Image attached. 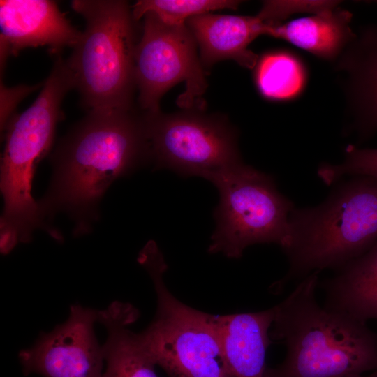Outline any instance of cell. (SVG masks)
<instances>
[{
	"label": "cell",
	"instance_id": "1",
	"mask_svg": "<svg viewBox=\"0 0 377 377\" xmlns=\"http://www.w3.org/2000/svg\"><path fill=\"white\" fill-rule=\"evenodd\" d=\"M54 173L40 213L61 210L78 220L94 216L105 191L117 179L151 161L145 113L131 109L89 110L65 136L52 157Z\"/></svg>",
	"mask_w": 377,
	"mask_h": 377
},
{
	"label": "cell",
	"instance_id": "2",
	"mask_svg": "<svg viewBox=\"0 0 377 377\" xmlns=\"http://www.w3.org/2000/svg\"><path fill=\"white\" fill-rule=\"evenodd\" d=\"M302 279L274 306L269 335L286 349L265 377H360L377 371V333L346 313L321 306L318 274Z\"/></svg>",
	"mask_w": 377,
	"mask_h": 377
},
{
	"label": "cell",
	"instance_id": "3",
	"mask_svg": "<svg viewBox=\"0 0 377 377\" xmlns=\"http://www.w3.org/2000/svg\"><path fill=\"white\" fill-rule=\"evenodd\" d=\"M353 177L338 183L318 205L291 211L288 239L282 249L288 270L274 284L276 292L314 272L337 270L376 243L377 179Z\"/></svg>",
	"mask_w": 377,
	"mask_h": 377
},
{
	"label": "cell",
	"instance_id": "4",
	"mask_svg": "<svg viewBox=\"0 0 377 377\" xmlns=\"http://www.w3.org/2000/svg\"><path fill=\"white\" fill-rule=\"evenodd\" d=\"M71 89L66 77L50 74L33 103L23 112L13 114L4 128L0 182L3 199L0 250L3 255L17 244L30 242L38 228L45 227L49 232L31 195L32 179L36 165L52 146L61 103Z\"/></svg>",
	"mask_w": 377,
	"mask_h": 377
},
{
	"label": "cell",
	"instance_id": "5",
	"mask_svg": "<svg viewBox=\"0 0 377 377\" xmlns=\"http://www.w3.org/2000/svg\"><path fill=\"white\" fill-rule=\"evenodd\" d=\"M71 7L86 23L66 59L82 104L89 110L133 108L138 42L128 2L73 0Z\"/></svg>",
	"mask_w": 377,
	"mask_h": 377
},
{
	"label": "cell",
	"instance_id": "6",
	"mask_svg": "<svg viewBox=\"0 0 377 377\" xmlns=\"http://www.w3.org/2000/svg\"><path fill=\"white\" fill-rule=\"evenodd\" d=\"M138 261L150 276L156 295L154 318L141 332L156 365L170 377H233L223 355L215 316L171 293L163 280L168 265L154 241L145 245Z\"/></svg>",
	"mask_w": 377,
	"mask_h": 377
},
{
	"label": "cell",
	"instance_id": "7",
	"mask_svg": "<svg viewBox=\"0 0 377 377\" xmlns=\"http://www.w3.org/2000/svg\"><path fill=\"white\" fill-rule=\"evenodd\" d=\"M207 180L219 195L209 253L239 258L253 244H276L281 249L286 245L289 215L295 207L279 191L272 175L242 163Z\"/></svg>",
	"mask_w": 377,
	"mask_h": 377
},
{
	"label": "cell",
	"instance_id": "8",
	"mask_svg": "<svg viewBox=\"0 0 377 377\" xmlns=\"http://www.w3.org/2000/svg\"><path fill=\"white\" fill-rule=\"evenodd\" d=\"M199 109L171 114L145 112L155 170L207 179L221 170L244 163L236 128L226 117Z\"/></svg>",
	"mask_w": 377,
	"mask_h": 377
},
{
	"label": "cell",
	"instance_id": "9",
	"mask_svg": "<svg viewBox=\"0 0 377 377\" xmlns=\"http://www.w3.org/2000/svg\"><path fill=\"white\" fill-rule=\"evenodd\" d=\"M197 45L186 23L167 24L152 12L144 15L142 36L134 52L138 101L143 112L161 111L163 94L182 82L186 88L177 105L183 109L200 107L207 84Z\"/></svg>",
	"mask_w": 377,
	"mask_h": 377
},
{
	"label": "cell",
	"instance_id": "10",
	"mask_svg": "<svg viewBox=\"0 0 377 377\" xmlns=\"http://www.w3.org/2000/svg\"><path fill=\"white\" fill-rule=\"evenodd\" d=\"M98 311L71 306L67 320L43 333L19 358L25 375L43 377H103V346L94 332Z\"/></svg>",
	"mask_w": 377,
	"mask_h": 377
},
{
	"label": "cell",
	"instance_id": "11",
	"mask_svg": "<svg viewBox=\"0 0 377 377\" xmlns=\"http://www.w3.org/2000/svg\"><path fill=\"white\" fill-rule=\"evenodd\" d=\"M0 30L1 71L8 57L24 48L46 45L58 55L73 47L82 34L50 0H1Z\"/></svg>",
	"mask_w": 377,
	"mask_h": 377
},
{
	"label": "cell",
	"instance_id": "12",
	"mask_svg": "<svg viewBox=\"0 0 377 377\" xmlns=\"http://www.w3.org/2000/svg\"><path fill=\"white\" fill-rule=\"evenodd\" d=\"M186 24L200 48L202 66L232 59L253 69L258 56L249 47L260 35H265L269 24L258 14L254 16L207 13L188 19Z\"/></svg>",
	"mask_w": 377,
	"mask_h": 377
},
{
	"label": "cell",
	"instance_id": "13",
	"mask_svg": "<svg viewBox=\"0 0 377 377\" xmlns=\"http://www.w3.org/2000/svg\"><path fill=\"white\" fill-rule=\"evenodd\" d=\"M274 306L261 311L215 316L226 364L233 377H265Z\"/></svg>",
	"mask_w": 377,
	"mask_h": 377
},
{
	"label": "cell",
	"instance_id": "14",
	"mask_svg": "<svg viewBox=\"0 0 377 377\" xmlns=\"http://www.w3.org/2000/svg\"><path fill=\"white\" fill-rule=\"evenodd\" d=\"M139 311L127 302L114 301L98 311V322L107 330L103 346L105 368L103 377H158L156 364L141 332L130 326L139 318Z\"/></svg>",
	"mask_w": 377,
	"mask_h": 377
},
{
	"label": "cell",
	"instance_id": "15",
	"mask_svg": "<svg viewBox=\"0 0 377 377\" xmlns=\"http://www.w3.org/2000/svg\"><path fill=\"white\" fill-rule=\"evenodd\" d=\"M352 13L337 6L284 23L270 24L266 34L284 40L325 60H333L356 38Z\"/></svg>",
	"mask_w": 377,
	"mask_h": 377
},
{
	"label": "cell",
	"instance_id": "16",
	"mask_svg": "<svg viewBox=\"0 0 377 377\" xmlns=\"http://www.w3.org/2000/svg\"><path fill=\"white\" fill-rule=\"evenodd\" d=\"M320 283L324 306L367 323L377 321V241L364 253Z\"/></svg>",
	"mask_w": 377,
	"mask_h": 377
},
{
	"label": "cell",
	"instance_id": "17",
	"mask_svg": "<svg viewBox=\"0 0 377 377\" xmlns=\"http://www.w3.org/2000/svg\"><path fill=\"white\" fill-rule=\"evenodd\" d=\"M341 66L348 73L355 128L367 138L377 131V25L356 36L346 48Z\"/></svg>",
	"mask_w": 377,
	"mask_h": 377
},
{
	"label": "cell",
	"instance_id": "18",
	"mask_svg": "<svg viewBox=\"0 0 377 377\" xmlns=\"http://www.w3.org/2000/svg\"><path fill=\"white\" fill-rule=\"evenodd\" d=\"M306 69L295 54L278 50L265 54L256 66L255 81L261 95L272 101L299 96L306 83Z\"/></svg>",
	"mask_w": 377,
	"mask_h": 377
},
{
	"label": "cell",
	"instance_id": "19",
	"mask_svg": "<svg viewBox=\"0 0 377 377\" xmlns=\"http://www.w3.org/2000/svg\"><path fill=\"white\" fill-rule=\"evenodd\" d=\"M241 3L235 0H140L131 9L135 22L147 13L152 12L165 23L179 24L213 10H236Z\"/></svg>",
	"mask_w": 377,
	"mask_h": 377
},
{
	"label": "cell",
	"instance_id": "20",
	"mask_svg": "<svg viewBox=\"0 0 377 377\" xmlns=\"http://www.w3.org/2000/svg\"><path fill=\"white\" fill-rule=\"evenodd\" d=\"M318 175L327 186L339 182L344 175L367 176L377 179V148H358L349 145L340 164L325 163L318 168Z\"/></svg>",
	"mask_w": 377,
	"mask_h": 377
},
{
	"label": "cell",
	"instance_id": "21",
	"mask_svg": "<svg viewBox=\"0 0 377 377\" xmlns=\"http://www.w3.org/2000/svg\"><path fill=\"white\" fill-rule=\"evenodd\" d=\"M40 84L36 86H18L8 88L1 83V131L4 128L13 115V112L17 103L30 92L37 89Z\"/></svg>",
	"mask_w": 377,
	"mask_h": 377
},
{
	"label": "cell",
	"instance_id": "22",
	"mask_svg": "<svg viewBox=\"0 0 377 377\" xmlns=\"http://www.w3.org/2000/svg\"><path fill=\"white\" fill-rule=\"evenodd\" d=\"M360 377H377V371L367 374Z\"/></svg>",
	"mask_w": 377,
	"mask_h": 377
}]
</instances>
